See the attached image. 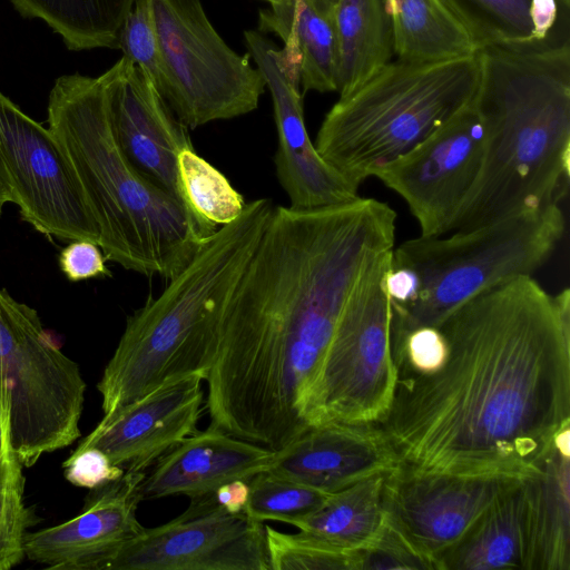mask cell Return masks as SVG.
<instances>
[{"instance_id":"cell-20","label":"cell","mask_w":570,"mask_h":570,"mask_svg":"<svg viewBox=\"0 0 570 570\" xmlns=\"http://www.w3.org/2000/svg\"><path fill=\"white\" fill-rule=\"evenodd\" d=\"M275 451L209 428L196 431L145 472L139 483L141 501L169 495L190 499L212 493L236 479L249 481L269 470Z\"/></svg>"},{"instance_id":"cell-16","label":"cell","mask_w":570,"mask_h":570,"mask_svg":"<svg viewBox=\"0 0 570 570\" xmlns=\"http://www.w3.org/2000/svg\"><path fill=\"white\" fill-rule=\"evenodd\" d=\"M110 71L109 117L122 153L141 175L185 205L177 160L184 149L193 148L188 127L129 59L122 56Z\"/></svg>"},{"instance_id":"cell-9","label":"cell","mask_w":570,"mask_h":570,"mask_svg":"<svg viewBox=\"0 0 570 570\" xmlns=\"http://www.w3.org/2000/svg\"><path fill=\"white\" fill-rule=\"evenodd\" d=\"M0 381L12 449L22 466L80 436L86 383L37 312L0 289Z\"/></svg>"},{"instance_id":"cell-19","label":"cell","mask_w":570,"mask_h":570,"mask_svg":"<svg viewBox=\"0 0 570 570\" xmlns=\"http://www.w3.org/2000/svg\"><path fill=\"white\" fill-rule=\"evenodd\" d=\"M402 463L380 424L309 426L275 452L269 470L326 493L386 474Z\"/></svg>"},{"instance_id":"cell-18","label":"cell","mask_w":570,"mask_h":570,"mask_svg":"<svg viewBox=\"0 0 570 570\" xmlns=\"http://www.w3.org/2000/svg\"><path fill=\"white\" fill-rule=\"evenodd\" d=\"M144 475L125 472L91 489L75 518L27 533L26 557L50 569L105 570L117 551L144 530L137 519Z\"/></svg>"},{"instance_id":"cell-3","label":"cell","mask_w":570,"mask_h":570,"mask_svg":"<svg viewBox=\"0 0 570 570\" xmlns=\"http://www.w3.org/2000/svg\"><path fill=\"white\" fill-rule=\"evenodd\" d=\"M478 55L483 159L449 233L560 204L569 186L570 43Z\"/></svg>"},{"instance_id":"cell-32","label":"cell","mask_w":570,"mask_h":570,"mask_svg":"<svg viewBox=\"0 0 570 570\" xmlns=\"http://www.w3.org/2000/svg\"><path fill=\"white\" fill-rule=\"evenodd\" d=\"M122 56L142 69L161 97L167 73L156 29L151 0H135L118 32Z\"/></svg>"},{"instance_id":"cell-28","label":"cell","mask_w":570,"mask_h":570,"mask_svg":"<svg viewBox=\"0 0 570 570\" xmlns=\"http://www.w3.org/2000/svg\"><path fill=\"white\" fill-rule=\"evenodd\" d=\"M177 168L184 204L205 237L243 213L246 205L243 196L194 147L179 154Z\"/></svg>"},{"instance_id":"cell-13","label":"cell","mask_w":570,"mask_h":570,"mask_svg":"<svg viewBox=\"0 0 570 570\" xmlns=\"http://www.w3.org/2000/svg\"><path fill=\"white\" fill-rule=\"evenodd\" d=\"M484 138V125L473 100L374 177L404 199L422 236L448 234L480 171Z\"/></svg>"},{"instance_id":"cell-17","label":"cell","mask_w":570,"mask_h":570,"mask_svg":"<svg viewBox=\"0 0 570 570\" xmlns=\"http://www.w3.org/2000/svg\"><path fill=\"white\" fill-rule=\"evenodd\" d=\"M199 374L167 383L140 400L104 415L77 448L94 446L125 472H146L197 431L205 405Z\"/></svg>"},{"instance_id":"cell-36","label":"cell","mask_w":570,"mask_h":570,"mask_svg":"<svg viewBox=\"0 0 570 570\" xmlns=\"http://www.w3.org/2000/svg\"><path fill=\"white\" fill-rule=\"evenodd\" d=\"M62 468L65 478L71 484L89 490L112 482L125 473L111 463L106 453L94 446L76 448Z\"/></svg>"},{"instance_id":"cell-5","label":"cell","mask_w":570,"mask_h":570,"mask_svg":"<svg viewBox=\"0 0 570 570\" xmlns=\"http://www.w3.org/2000/svg\"><path fill=\"white\" fill-rule=\"evenodd\" d=\"M275 204L246 202L243 213L207 237L156 297L126 322L97 389L111 414L188 375L206 379L217 351L223 305L252 258Z\"/></svg>"},{"instance_id":"cell-42","label":"cell","mask_w":570,"mask_h":570,"mask_svg":"<svg viewBox=\"0 0 570 570\" xmlns=\"http://www.w3.org/2000/svg\"><path fill=\"white\" fill-rule=\"evenodd\" d=\"M263 1H266V2H268V3H273V2H277V1H279V0H263Z\"/></svg>"},{"instance_id":"cell-4","label":"cell","mask_w":570,"mask_h":570,"mask_svg":"<svg viewBox=\"0 0 570 570\" xmlns=\"http://www.w3.org/2000/svg\"><path fill=\"white\" fill-rule=\"evenodd\" d=\"M110 68L99 77L56 79L48 129L79 186L105 258L145 276L174 277L207 238L179 200L122 153L108 107Z\"/></svg>"},{"instance_id":"cell-24","label":"cell","mask_w":570,"mask_h":570,"mask_svg":"<svg viewBox=\"0 0 570 570\" xmlns=\"http://www.w3.org/2000/svg\"><path fill=\"white\" fill-rule=\"evenodd\" d=\"M394 56L407 62H435L475 55L468 29L440 0H385Z\"/></svg>"},{"instance_id":"cell-27","label":"cell","mask_w":570,"mask_h":570,"mask_svg":"<svg viewBox=\"0 0 570 570\" xmlns=\"http://www.w3.org/2000/svg\"><path fill=\"white\" fill-rule=\"evenodd\" d=\"M27 19H40L72 51L118 49V32L135 0H9Z\"/></svg>"},{"instance_id":"cell-26","label":"cell","mask_w":570,"mask_h":570,"mask_svg":"<svg viewBox=\"0 0 570 570\" xmlns=\"http://www.w3.org/2000/svg\"><path fill=\"white\" fill-rule=\"evenodd\" d=\"M384 475L377 474L330 493L316 511L294 521L292 525L341 549H363L375 538L384 522Z\"/></svg>"},{"instance_id":"cell-14","label":"cell","mask_w":570,"mask_h":570,"mask_svg":"<svg viewBox=\"0 0 570 570\" xmlns=\"http://www.w3.org/2000/svg\"><path fill=\"white\" fill-rule=\"evenodd\" d=\"M521 481L425 472L401 463L384 475V518L438 570L439 557Z\"/></svg>"},{"instance_id":"cell-37","label":"cell","mask_w":570,"mask_h":570,"mask_svg":"<svg viewBox=\"0 0 570 570\" xmlns=\"http://www.w3.org/2000/svg\"><path fill=\"white\" fill-rule=\"evenodd\" d=\"M59 266L72 282L109 274L100 247L86 239L71 240L59 255Z\"/></svg>"},{"instance_id":"cell-35","label":"cell","mask_w":570,"mask_h":570,"mask_svg":"<svg viewBox=\"0 0 570 570\" xmlns=\"http://www.w3.org/2000/svg\"><path fill=\"white\" fill-rule=\"evenodd\" d=\"M399 376L425 375L435 372L444 362L448 346L435 325L420 326L392 344Z\"/></svg>"},{"instance_id":"cell-40","label":"cell","mask_w":570,"mask_h":570,"mask_svg":"<svg viewBox=\"0 0 570 570\" xmlns=\"http://www.w3.org/2000/svg\"><path fill=\"white\" fill-rule=\"evenodd\" d=\"M321 12L333 14V10L338 0H309Z\"/></svg>"},{"instance_id":"cell-39","label":"cell","mask_w":570,"mask_h":570,"mask_svg":"<svg viewBox=\"0 0 570 570\" xmlns=\"http://www.w3.org/2000/svg\"><path fill=\"white\" fill-rule=\"evenodd\" d=\"M213 495L218 505L229 513L244 512L249 499V483L244 479H236L220 484Z\"/></svg>"},{"instance_id":"cell-33","label":"cell","mask_w":570,"mask_h":570,"mask_svg":"<svg viewBox=\"0 0 570 570\" xmlns=\"http://www.w3.org/2000/svg\"><path fill=\"white\" fill-rule=\"evenodd\" d=\"M24 480L0 489V570H9L26 557L27 529L35 515L23 501Z\"/></svg>"},{"instance_id":"cell-12","label":"cell","mask_w":570,"mask_h":570,"mask_svg":"<svg viewBox=\"0 0 570 570\" xmlns=\"http://www.w3.org/2000/svg\"><path fill=\"white\" fill-rule=\"evenodd\" d=\"M105 570H271L265 525L245 511L227 512L212 492L167 523L144 528Z\"/></svg>"},{"instance_id":"cell-1","label":"cell","mask_w":570,"mask_h":570,"mask_svg":"<svg viewBox=\"0 0 570 570\" xmlns=\"http://www.w3.org/2000/svg\"><path fill=\"white\" fill-rule=\"evenodd\" d=\"M435 326L442 365L399 376L380 425L402 463L425 472L524 480L570 425V291L522 275Z\"/></svg>"},{"instance_id":"cell-7","label":"cell","mask_w":570,"mask_h":570,"mask_svg":"<svg viewBox=\"0 0 570 570\" xmlns=\"http://www.w3.org/2000/svg\"><path fill=\"white\" fill-rule=\"evenodd\" d=\"M564 230L562 208L552 204L465 232L420 235L393 247L391 264L411 273L415 296L392 309L391 345L416 327L436 325L489 288L532 275L550 258Z\"/></svg>"},{"instance_id":"cell-15","label":"cell","mask_w":570,"mask_h":570,"mask_svg":"<svg viewBox=\"0 0 570 570\" xmlns=\"http://www.w3.org/2000/svg\"><path fill=\"white\" fill-rule=\"evenodd\" d=\"M245 46L268 88L277 130L276 176L289 207L313 209L356 199L358 188L330 166L312 142L304 120L299 72L285 51L258 30L244 32Z\"/></svg>"},{"instance_id":"cell-29","label":"cell","mask_w":570,"mask_h":570,"mask_svg":"<svg viewBox=\"0 0 570 570\" xmlns=\"http://www.w3.org/2000/svg\"><path fill=\"white\" fill-rule=\"evenodd\" d=\"M468 29L479 49L532 47L533 0H440Z\"/></svg>"},{"instance_id":"cell-11","label":"cell","mask_w":570,"mask_h":570,"mask_svg":"<svg viewBox=\"0 0 570 570\" xmlns=\"http://www.w3.org/2000/svg\"><path fill=\"white\" fill-rule=\"evenodd\" d=\"M0 178L38 232L98 245L96 224L55 137L1 91Z\"/></svg>"},{"instance_id":"cell-38","label":"cell","mask_w":570,"mask_h":570,"mask_svg":"<svg viewBox=\"0 0 570 570\" xmlns=\"http://www.w3.org/2000/svg\"><path fill=\"white\" fill-rule=\"evenodd\" d=\"M23 480L22 465L11 444L8 404L0 381V489L9 483Z\"/></svg>"},{"instance_id":"cell-6","label":"cell","mask_w":570,"mask_h":570,"mask_svg":"<svg viewBox=\"0 0 570 570\" xmlns=\"http://www.w3.org/2000/svg\"><path fill=\"white\" fill-rule=\"evenodd\" d=\"M478 52L435 61H390L340 95L315 147L355 187L446 125L474 100Z\"/></svg>"},{"instance_id":"cell-31","label":"cell","mask_w":570,"mask_h":570,"mask_svg":"<svg viewBox=\"0 0 570 570\" xmlns=\"http://www.w3.org/2000/svg\"><path fill=\"white\" fill-rule=\"evenodd\" d=\"M271 570H358V550L337 548L304 532L265 525Z\"/></svg>"},{"instance_id":"cell-25","label":"cell","mask_w":570,"mask_h":570,"mask_svg":"<svg viewBox=\"0 0 570 570\" xmlns=\"http://www.w3.org/2000/svg\"><path fill=\"white\" fill-rule=\"evenodd\" d=\"M338 52L340 95L364 81L394 56L385 0H338L333 10Z\"/></svg>"},{"instance_id":"cell-21","label":"cell","mask_w":570,"mask_h":570,"mask_svg":"<svg viewBox=\"0 0 570 570\" xmlns=\"http://www.w3.org/2000/svg\"><path fill=\"white\" fill-rule=\"evenodd\" d=\"M524 570H570V425L522 481Z\"/></svg>"},{"instance_id":"cell-41","label":"cell","mask_w":570,"mask_h":570,"mask_svg":"<svg viewBox=\"0 0 570 570\" xmlns=\"http://www.w3.org/2000/svg\"><path fill=\"white\" fill-rule=\"evenodd\" d=\"M7 203H11V195H10L7 186L0 178V212L2 210L4 204H7Z\"/></svg>"},{"instance_id":"cell-8","label":"cell","mask_w":570,"mask_h":570,"mask_svg":"<svg viewBox=\"0 0 570 570\" xmlns=\"http://www.w3.org/2000/svg\"><path fill=\"white\" fill-rule=\"evenodd\" d=\"M392 250L368 257L347 296L308 396V426L380 424L390 411L399 379L384 284Z\"/></svg>"},{"instance_id":"cell-2","label":"cell","mask_w":570,"mask_h":570,"mask_svg":"<svg viewBox=\"0 0 570 570\" xmlns=\"http://www.w3.org/2000/svg\"><path fill=\"white\" fill-rule=\"evenodd\" d=\"M395 224L374 198L275 205L220 312L209 428L275 452L309 428L308 396L343 306L368 257L394 247Z\"/></svg>"},{"instance_id":"cell-34","label":"cell","mask_w":570,"mask_h":570,"mask_svg":"<svg viewBox=\"0 0 570 570\" xmlns=\"http://www.w3.org/2000/svg\"><path fill=\"white\" fill-rule=\"evenodd\" d=\"M358 570H435L384 518L375 538L358 550Z\"/></svg>"},{"instance_id":"cell-23","label":"cell","mask_w":570,"mask_h":570,"mask_svg":"<svg viewBox=\"0 0 570 570\" xmlns=\"http://www.w3.org/2000/svg\"><path fill=\"white\" fill-rule=\"evenodd\" d=\"M522 481L498 498L439 557L438 570H524Z\"/></svg>"},{"instance_id":"cell-22","label":"cell","mask_w":570,"mask_h":570,"mask_svg":"<svg viewBox=\"0 0 570 570\" xmlns=\"http://www.w3.org/2000/svg\"><path fill=\"white\" fill-rule=\"evenodd\" d=\"M258 31L275 33L298 68L302 92L337 91L340 52L333 14L309 0H279L258 12Z\"/></svg>"},{"instance_id":"cell-10","label":"cell","mask_w":570,"mask_h":570,"mask_svg":"<svg viewBox=\"0 0 570 570\" xmlns=\"http://www.w3.org/2000/svg\"><path fill=\"white\" fill-rule=\"evenodd\" d=\"M167 73L164 99L188 128L255 110L266 83L219 36L200 0H151Z\"/></svg>"},{"instance_id":"cell-30","label":"cell","mask_w":570,"mask_h":570,"mask_svg":"<svg viewBox=\"0 0 570 570\" xmlns=\"http://www.w3.org/2000/svg\"><path fill=\"white\" fill-rule=\"evenodd\" d=\"M248 483L245 512L259 522L273 520L292 524L316 511L330 494L272 470L257 473Z\"/></svg>"}]
</instances>
